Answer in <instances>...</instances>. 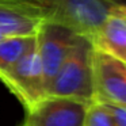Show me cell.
<instances>
[{"mask_svg": "<svg viewBox=\"0 0 126 126\" xmlns=\"http://www.w3.org/2000/svg\"><path fill=\"white\" fill-rule=\"evenodd\" d=\"M83 126H114L112 118L102 103L91 102L85 112Z\"/></svg>", "mask_w": 126, "mask_h": 126, "instance_id": "cell-10", "label": "cell"}, {"mask_svg": "<svg viewBox=\"0 0 126 126\" xmlns=\"http://www.w3.org/2000/svg\"><path fill=\"white\" fill-rule=\"evenodd\" d=\"M90 103L46 95L26 111L23 126H83Z\"/></svg>", "mask_w": 126, "mask_h": 126, "instance_id": "cell-5", "label": "cell"}, {"mask_svg": "<svg viewBox=\"0 0 126 126\" xmlns=\"http://www.w3.org/2000/svg\"><path fill=\"white\" fill-rule=\"evenodd\" d=\"M92 53L94 46L85 37L77 35L46 95L92 102Z\"/></svg>", "mask_w": 126, "mask_h": 126, "instance_id": "cell-2", "label": "cell"}, {"mask_svg": "<svg viewBox=\"0 0 126 126\" xmlns=\"http://www.w3.org/2000/svg\"><path fill=\"white\" fill-rule=\"evenodd\" d=\"M41 10L45 22L56 23L91 41L103 23L112 0H23Z\"/></svg>", "mask_w": 126, "mask_h": 126, "instance_id": "cell-1", "label": "cell"}, {"mask_svg": "<svg viewBox=\"0 0 126 126\" xmlns=\"http://www.w3.org/2000/svg\"><path fill=\"white\" fill-rule=\"evenodd\" d=\"M112 118L114 126H126V109L112 104H103Z\"/></svg>", "mask_w": 126, "mask_h": 126, "instance_id": "cell-11", "label": "cell"}, {"mask_svg": "<svg viewBox=\"0 0 126 126\" xmlns=\"http://www.w3.org/2000/svg\"><path fill=\"white\" fill-rule=\"evenodd\" d=\"M45 23L41 10L23 0H0V35L35 37Z\"/></svg>", "mask_w": 126, "mask_h": 126, "instance_id": "cell-7", "label": "cell"}, {"mask_svg": "<svg viewBox=\"0 0 126 126\" xmlns=\"http://www.w3.org/2000/svg\"><path fill=\"white\" fill-rule=\"evenodd\" d=\"M37 38V50L39 54L44 73L46 91L54 76L60 71L63 63L65 61L69 50L72 49L77 34L64 26L56 23L45 22L39 27Z\"/></svg>", "mask_w": 126, "mask_h": 126, "instance_id": "cell-6", "label": "cell"}, {"mask_svg": "<svg viewBox=\"0 0 126 126\" xmlns=\"http://www.w3.org/2000/svg\"><path fill=\"white\" fill-rule=\"evenodd\" d=\"M0 80L18 98L26 111L44 99L46 96V87L37 45L4 72Z\"/></svg>", "mask_w": 126, "mask_h": 126, "instance_id": "cell-3", "label": "cell"}, {"mask_svg": "<svg viewBox=\"0 0 126 126\" xmlns=\"http://www.w3.org/2000/svg\"><path fill=\"white\" fill-rule=\"evenodd\" d=\"M92 102L126 109V64L94 49Z\"/></svg>", "mask_w": 126, "mask_h": 126, "instance_id": "cell-4", "label": "cell"}, {"mask_svg": "<svg viewBox=\"0 0 126 126\" xmlns=\"http://www.w3.org/2000/svg\"><path fill=\"white\" fill-rule=\"evenodd\" d=\"M37 45L35 37H12L0 41V76Z\"/></svg>", "mask_w": 126, "mask_h": 126, "instance_id": "cell-9", "label": "cell"}, {"mask_svg": "<svg viewBox=\"0 0 126 126\" xmlns=\"http://www.w3.org/2000/svg\"><path fill=\"white\" fill-rule=\"evenodd\" d=\"M3 39H4V37H1V35H0V41H3Z\"/></svg>", "mask_w": 126, "mask_h": 126, "instance_id": "cell-13", "label": "cell"}, {"mask_svg": "<svg viewBox=\"0 0 126 126\" xmlns=\"http://www.w3.org/2000/svg\"><path fill=\"white\" fill-rule=\"evenodd\" d=\"M91 44L95 50L126 64V4L114 3Z\"/></svg>", "mask_w": 126, "mask_h": 126, "instance_id": "cell-8", "label": "cell"}, {"mask_svg": "<svg viewBox=\"0 0 126 126\" xmlns=\"http://www.w3.org/2000/svg\"><path fill=\"white\" fill-rule=\"evenodd\" d=\"M117 3H122V4H126V0H117Z\"/></svg>", "mask_w": 126, "mask_h": 126, "instance_id": "cell-12", "label": "cell"}]
</instances>
